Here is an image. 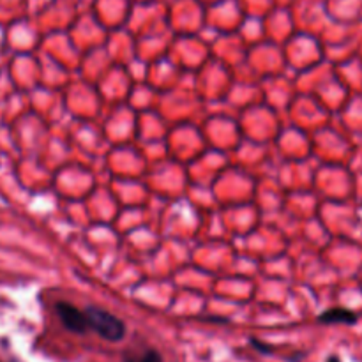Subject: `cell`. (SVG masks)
<instances>
[{
    "instance_id": "1",
    "label": "cell",
    "mask_w": 362,
    "mask_h": 362,
    "mask_svg": "<svg viewBox=\"0 0 362 362\" xmlns=\"http://www.w3.org/2000/svg\"><path fill=\"white\" fill-rule=\"evenodd\" d=\"M85 317H87L88 329L98 332L106 341H120L126 336V324L119 317L101 308L88 306L85 310Z\"/></svg>"
},
{
    "instance_id": "5",
    "label": "cell",
    "mask_w": 362,
    "mask_h": 362,
    "mask_svg": "<svg viewBox=\"0 0 362 362\" xmlns=\"http://www.w3.org/2000/svg\"><path fill=\"white\" fill-rule=\"evenodd\" d=\"M327 362H341V361H339V357L332 356V357H329V361H327Z\"/></svg>"
},
{
    "instance_id": "4",
    "label": "cell",
    "mask_w": 362,
    "mask_h": 362,
    "mask_svg": "<svg viewBox=\"0 0 362 362\" xmlns=\"http://www.w3.org/2000/svg\"><path fill=\"white\" fill-rule=\"evenodd\" d=\"M138 362H163V359H161V356L156 352V350H148V352L145 354V356L141 357Z\"/></svg>"
},
{
    "instance_id": "3",
    "label": "cell",
    "mask_w": 362,
    "mask_h": 362,
    "mask_svg": "<svg viewBox=\"0 0 362 362\" xmlns=\"http://www.w3.org/2000/svg\"><path fill=\"white\" fill-rule=\"evenodd\" d=\"M320 324H356L357 315L350 310H343V308H332V310L325 311L318 317Z\"/></svg>"
},
{
    "instance_id": "2",
    "label": "cell",
    "mask_w": 362,
    "mask_h": 362,
    "mask_svg": "<svg viewBox=\"0 0 362 362\" xmlns=\"http://www.w3.org/2000/svg\"><path fill=\"white\" fill-rule=\"evenodd\" d=\"M55 311L59 315L60 322L64 324V327L69 332H74V334H85L88 331V322L87 317H85V311H80L76 306L69 303H60L55 304Z\"/></svg>"
}]
</instances>
